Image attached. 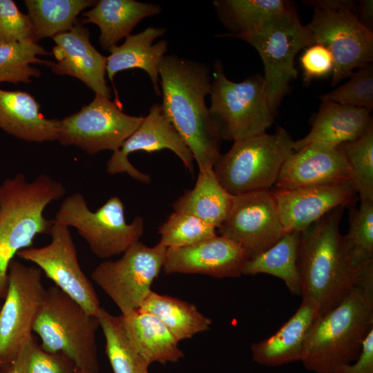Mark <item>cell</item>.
<instances>
[{
  "label": "cell",
  "instance_id": "obj_14",
  "mask_svg": "<svg viewBox=\"0 0 373 373\" xmlns=\"http://www.w3.org/2000/svg\"><path fill=\"white\" fill-rule=\"evenodd\" d=\"M49 234L51 240L47 245L24 249L17 256L36 265L55 286L96 316L101 308L99 300L91 280L80 267L69 227L54 220Z\"/></svg>",
  "mask_w": 373,
  "mask_h": 373
},
{
  "label": "cell",
  "instance_id": "obj_18",
  "mask_svg": "<svg viewBox=\"0 0 373 373\" xmlns=\"http://www.w3.org/2000/svg\"><path fill=\"white\" fill-rule=\"evenodd\" d=\"M249 259L238 244L225 236L216 235L194 245L167 248L162 270L166 274L237 278L242 275Z\"/></svg>",
  "mask_w": 373,
  "mask_h": 373
},
{
  "label": "cell",
  "instance_id": "obj_8",
  "mask_svg": "<svg viewBox=\"0 0 373 373\" xmlns=\"http://www.w3.org/2000/svg\"><path fill=\"white\" fill-rule=\"evenodd\" d=\"M260 56L265 74V90L271 108L276 111L297 77L294 58L302 49L313 44L307 26L301 23L295 9L276 17L252 33L240 37Z\"/></svg>",
  "mask_w": 373,
  "mask_h": 373
},
{
  "label": "cell",
  "instance_id": "obj_37",
  "mask_svg": "<svg viewBox=\"0 0 373 373\" xmlns=\"http://www.w3.org/2000/svg\"><path fill=\"white\" fill-rule=\"evenodd\" d=\"M160 243L166 248L196 245L217 235V229L199 218L184 213H172L158 229Z\"/></svg>",
  "mask_w": 373,
  "mask_h": 373
},
{
  "label": "cell",
  "instance_id": "obj_22",
  "mask_svg": "<svg viewBox=\"0 0 373 373\" xmlns=\"http://www.w3.org/2000/svg\"><path fill=\"white\" fill-rule=\"evenodd\" d=\"M370 111L337 103L322 101L312 119V128L304 137L294 141V151L305 145L319 143L338 146L363 135L373 124Z\"/></svg>",
  "mask_w": 373,
  "mask_h": 373
},
{
  "label": "cell",
  "instance_id": "obj_2",
  "mask_svg": "<svg viewBox=\"0 0 373 373\" xmlns=\"http://www.w3.org/2000/svg\"><path fill=\"white\" fill-rule=\"evenodd\" d=\"M344 209H333L301 232V296L318 305L320 316L336 307L356 283V271L339 229Z\"/></svg>",
  "mask_w": 373,
  "mask_h": 373
},
{
  "label": "cell",
  "instance_id": "obj_17",
  "mask_svg": "<svg viewBox=\"0 0 373 373\" xmlns=\"http://www.w3.org/2000/svg\"><path fill=\"white\" fill-rule=\"evenodd\" d=\"M285 233L302 232L337 207H351L356 191L352 180L272 191Z\"/></svg>",
  "mask_w": 373,
  "mask_h": 373
},
{
  "label": "cell",
  "instance_id": "obj_27",
  "mask_svg": "<svg viewBox=\"0 0 373 373\" xmlns=\"http://www.w3.org/2000/svg\"><path fill=\"white\" fill-rule=\"evenodd\" d=\"M233 197L222 187L210 168L200 171L194 187L186 190L172 206L174 212L195 216L218 229L227 219Z\"/></svg>",
  "mask_w": 373,
  "mask_h": 373
},
{
  "label": "cell",
  "instance_id": "obj_35",
  "mask_svg": "<svg viewBox=\"0 0 373 373\" xmlns=\"http://www.w3.org/2000/svg\"><path fill=\"white\" fill-rule=\"evenodd\" d=\"M75 365L64 355L45 350L32 336L0 373H75Z\"/></svg>",
  "mask_w": 373,
  "mask_h": 373
},
{
  "label": "cell",
  "instance_id": "obj_39",
  "mask_svg": "<svg viewBox=\"0 0 373 373\" xmlns=\"http://www.w3.org/2000/svg\"><path fill=\"white\" fill-rule=\"evenodd\" d=\"M24 40L35 41L27 15L19 10L15 1L0 0V44Z\"/></svg>",
  "mask_w": 373,
  "mask_h": 373
},
{
  "label": "cell",
  "instance_id": "obj_34",
  "mask_svg": "<svg viewBox=\"0 0 373 373\" xmlns=\"http://www.w3.org/2000/svg\"><path fill=\"white\" fill-rule=\"evenodd\" d=\"M338 147L349 164L360 201H373V124L358 139Z\"/></svg>",
  "mask_w": 373,
  "mask_h": 373
},
{
  "label": "cell",
  "instance_id": "obj_44",
  "mask_svg": "<svg viewBox=\"0 0 373 373\" xmlns=\"http://www.w3.org/2000/svg\"><path fill=\"white\" fill-rule=\"evenodd\" d=\"M75 373H99V372H94L88 371V370H85L77 369L76 370Z\"/></svg>",
  "mask_w": 373,
  "mask_h": 373
},
{
  "label": "cell",
  "instance_id": "obj_3",
  "mask_svg": "<svg viewBox=\"0 0 373 373\" xmlns=\"http://www.w3.org/2000/svg\"><path fill=\"white\" fill-rule=\"evenodd\" d=\"M373 329V286L356 284L334 309L319 316L310 327L300 361L314 373H334L359 356Z\"/></svg>",
  "mask_w": 373,
  "mask_h": 373
},
{
  "label": "cell",
  "instance_id": "obj_21",
  "mask_svg": "<svg viewBox=\"0 0 373 373\" xmlns=\"http://www.w3.org/2000/svg\"><path fill=\"white\" fill-rule=\"evenodd\" d=\"M320 316L318 305L303 298L294 315L269 338L252 343V359L266 367H277L300 361L307 332Z\"/></svg>",
  "mask_w": 373,
  "mask_h": 373
},
{
  "label": "cell",
  "instance_id": "obj_26",
  "mask_svg": "<svg viewBox=\"0 0 373 373\" xmlns=\"http://www.w3.org/2000/svg\"><path fill=\"white\" fill-rule=\"evenodd\" d=\"M162 12L160 6L134 0H99L93 8L84 12L83 23L97 25L102 47L109 50L124 37L131 35L133 29L144 18Z\"/></svg>",
  "mask_w": 373,
  "mask_h": 373
},
{
  "label": "cell",
  "instance_id": "obj_40",
  "mask_svg": "<svg viewBox=\"0 0 373 373\" xmlns=\"http://www.w3.org/2000/svg\"><path fill=\"white\" fill-rule=\"evenodd\" d=\"M300 61L303 70V80L307 83L313 79L332 74L334 68L330 51L319 44L307 47L300 56Z\"/></svg>",
  "mask_w": 373,
  "mask_h": 373
},
{
  "label": "cell",
  "instance_id": "obj_28",
  "mask_svg": "<svg viewBox=\"0 0 373 373\" xmlns=\"http://www.w3.org/2000/svg\"><path fill=\"white\" fill-rule=\"evenodd\" d=\"M216 14L228 33L220 37L239 38L254 32L267 21L294 10L285 0H215Z\"/></svg>",
  "mask_w": 373,
  "mask_h": 373
},
{
  "label": "cell",
  "instance_id": "obj_43",
  "mask_svg": "<svg viewBox=\"0 0 373 373\" xmlns=\"http://www.w3.org/2000/svg\"><path fill=\"white\" fill-rule=\"evenodd\" d=\"M359 21L367 28L370 29L373 21V1L363 0L359 3Z\"/></svg>",
  "mask_w": 373,
  "mask_h": 373
},
{
  "label": "cell",
  "instance_id": "obj_36",
  "mask_svg": "<svg viewBox=\"0 0 373 373\" xmlns=\"http://www.w3.org/2000/svg\"><path fill=\"white\" fill-rule=\"evenodd\" d=\"M349 229L344 237L346 248L354 269L373 260V201H360L349 218Z\"/></svg>",
  "mask_w": 373,
  "mask_h": 373
},
{
  "label": "cell",
  "instance_id": "obj_38",
  "mask_svg": "<svg viewBox=\"0 0 373 373\" xmlns=\"http://www.w3.org/2000/svg\"><path fill=\"white\" fill-rule=\"evenodd\" d=\"M350 79L336 89L320 97L327 101L343 105L373 108V65L372 63L353 73Z\"/></svg>",
  "mask_w": 373,
  "mask_h": 373
},
{
  "label": "cell",
  "instance_id": "obj_5",
  "mask_svg": "<svg viewBox=\"0 0 373 373\" xmlns=\"http://www.w3.org/2000/svg\"><path fill=\"white\" fill-rule=\"evenodd\" d=\"M95 316L87 313L57 286L46 289L44 303L33 325V332L46 351L70 359L77 369L99 372Z\"/></svg>",
  "mask_w": 373,
  "mask_h": 373
},
{
  "label": "cell",
  "instance_id": "obj_45",
  "mask_svg": "<svg viewBox=\"0 0 373 373\" xmlns=\"http://www.w3.org/2000/svg\"><path fill=\"white\" fill-rule=\"evenodd\" d=\"M0 308H1V305H0Z\"/></svg>",
  "mask_w": 373,
  "mask_h": 373
},
{
  "label": "cell",
  "instance_id": "obj_19",
  "mask_svg": "<svg viewBox=\"0 0 373 373\" xmlns=\"http://www.w3.org/2000/svg\"><path fill=\"white\" fill-rule=\"evenodd\" d=\"M344 180L352 181V175L339 147L312 143L288 157L274 186L277 190H290Z\"/></svg>",
  "mask_w": 373,
  "mask_h": 373
},
{
  "label": "cell",
  "instance_id": "obj_23",
  "mask_svg": "<svg viewBox=\"0 0 373 373\" xmlns=\"http://www.w3.org/2000/svg\"><path fill=\"white\" fill-rule=\"evenodd\" d=\"M40 104L29 93L0 88V128L22 140H57L59 120L47 119Z\"/></svg>",
  "mask_w": 373,
  "mask_h": 373
},
{
  "label": "cell",
  "instance_id": "obj_24",
  "mask_svg": "<svg viewBox=\"0 0 373 373\" xmlns=\"http://www.w3.org/2000/svg\"><path fill=\"white\" fill-rule=\"evenodd\" d=\"M165 32V28L149 27L127 36L122 45L112 47L106 66L110 81L113 84L118 72L139 68L149 75L155 93L161 95L158 67L168 50V42L164 39L155 44L153 41Z\"/></svg>",
  "mask_w": 373,
  "mask_h": 373
},
{
  "label": "cell",
  "instance_id": "obj_9",
  "mask_svg": "<svg viewBox=\"0 0 373 373\" xmlns=\"http://www.w3.org/2000/svg\"><path fill=\"white\" fill-rule=\"evenodd\" d=\"M54 220L75 227L92 252L102 259L122 254L140 241L144 229L142 217L136 216L131 223L126 222L124 206L118 196H113L96 211H92L85 198L78 192L64 200Z\"/></svg>",
  "mask_w": 373,
  "mask_h": 373
},
{
  "label": "cell",
  "instance_id": "obj_1",
  "mask_svg": "<svg viewBox=\"0 0 373 373\" xmlns=\"http://www.w3.org/2000/svg\"><path fill=\"white\" fill-rule=\"evenodd\" d=\"M158 71L164 114L191 151L199 171L213 168L221 154V139L205 104L209 68L171 54L162 57Z\"/></svg>",
  "mask_w": 373,
  "mask_h": 373
},
{
  "label": "cell",
  "instance_id": "obj_10",
  "mask_svg": "<svg viewBox=\"0 0 373 373\" xmlns=\"http://www.w3.org/2000/svg\"><path fill=\"white\" fill-rule=\"evenodd\" d=\"M167 248L138 241L116 260H107L91 274L92 280L126 315L140 309L163 269Z\"/></svg>",
  "mask_w": 373,
  "mask_h": 373
},
{
  "label": "cell",
  "instance_id": "obj_32",
  "mask_svg": "<svg viewBox=\"0 0 373 373\" xmlns=\"http://www.w3.org/2000/svg\"><path fill=\"white\" fill-rule=\"evenodd\" d=\"M106 341V354L113 373H149V364L129 341L120 315L104 307L96 316Z\"/></svg>",
  "mask_w": 373,
  "mask_h": 373
},
{
  "label": "cell",
  "instance_id": "obj_20",
  "mask_svg": "<svg viewBox=\"0 0 373 373\" xmlns=\"http://www.w3.org/2000/svg\"><path fill=\"white\" fill-rule=\"evenodd\" d=\"M89 37L88 28L78 21L70 31L55 36L52 53L57 62L50 64L52 71L76 77L95 95L110 99L111 88L105 79L107 57L95 48Z\"/></svg>",
  "mask_w": 373,
  "mask_h": 373
},
{
  "label": "cell",
  "instance_id": "obj_16",
  "mask_svg": "<svg viewBox=\"0 0 373 373\" xmlns=\"http://www.w3.org/2000/svg\"><path fill=\"white\" fill-rule=\"evenodd\" d=\"M162 149L173 152L193 174L194 159L191 151L164 114L161 104H155L119 150L113 153L106 163V171L111 175L126 173L135 180L149 183L151 180L150 175L133 166L128 160V155L138 151L151 153Z\"/></svg>",
  "mask_w": 373,
  "mask_h": 373
},
{
  "label": "cell",
  "instance_id": "obj_6",
  "mask_svg": "<svg viewBox=\"0 0 373 373\" xmlns=\"http://www.w3.org/2000/svg\"><path fill=\"white\" fill-rule=\"evenodd\" d=\"M294 140L283 127L233 142L220 154L213 166L220 184L230 194L238 195L269 191L280 171L294 153Z\"/></svg>",
  "mask_w": 373,
  "mask_h": 373
},
{
  "label": "cell",
  "instance_id": "obj_12",
  "mask_svg": "<svg viewBox=\"0 0 373 373\" xmlns=\"http://www.w3.org/2000/svg\"><path fill=\"white\" fill-rule=\"evenodd\" d=\"M143 117L127 115L122 105L95 95L88 105L59 120L57 140L88 154L104 150L116 152L140 125Z\"/></svg>",
  "mask_w": 373,
  "mask_h": 373
},
{
  "label": "cell",
  "instance_id": "obj_29",
  "mask_svg": "<svg viewBox=\"0 0 373 373\" xmlns=\"http://www.w3.org/2000/svg\"><path fill=\"white\" fill-rule=\"evenodd\" d=\"M301 232L285 233L271 247L249 258L242 275L267 274L282 279L291 294L301 295L298 255Z\"/></svg>",
  "mask_w": 373,
  "mask_h": 373
},
{
  "label": "cell",
  "instance_id": "obj_41",
  "mask_svg": "<svg viewBox=\"0 0 373 373\" xmlns=\"http://www.w3.org/2000/svg\"><path fill=\"white\" fill-rule=\"evenodd\" d=\"M334 373H373V329L363 341L358 357L350 364L339 365Z\"/></svg>",
  "mask_w": 373,
  "mask_h": 373
},
{
  "label": "cell",
  "instance_id": "obj_42",
  "mask_svg": "<svg viewBox=\"0 0 373 373\" xmlns=\"http://www.w3.org/2000/svg\"><path fill=\"white\" fill-rule=\"evenodd\" d=\"M305 3L319 9L349 8L355 12L356 3L350 0H318L305 1Z\"/></svg>",
  "mask_w": 373,
  "mask_h": 373
},
{
  "label": "cell",
  "instance_id": "obj_25",
  "mask_svg": "<svg viewBox=\"0 0 373 373\" xmlns=\"http://www.w3.org/2000/svg\"><path fill=\"white\" fill-rule=\"evenodd\" d=\"M120 316L129 341L149 365L176 363L184 357L179 341L153 314L137 309Z\"/></svg>",
  "mask_w": 373,
  "mask_h": 373
},
{
  "label": "cell",
  "instance_id": "obj_7",
  "mask_svg": "<svg viewBox=\"0 0 373 373\" xmlns=\"http://www.w3.org/2000/svg\"><path fill=\"white\" fill-rule=\"evenodd\" d=\"M213 65L208 108L220 139L234 142L266 133L276 112L269 104L263 77L254 74L233 82L224 75L220 60Z\"/></svg>",
  "mask_w": 373,
  "mask_h": 373
},
{
  "label": "cell",
  "instance_id": "obj_4",
  "mask_svg": "<svg viewBox=\"0 0 373 373\" xmlns=\"http://www.w3.org/2000/svg\"><path fill=\"white\" fill-rule=\"evenodd\" d=\"M66 191L61 182L45 174L28 182L19 173L0 184V300L6 293L8 268L15 256L32 247L37 235L50 233L54 220L46 218L44 211Z\"/></svg>",
  "mask_w": 373,
  "mask_h": 373
},
{
  "label": "cell",
  "instance_id": "obj_15",
  "mask_svg": "<svg viewBox=\"0 0 373 373\" xmlns=\"http://www.w3.org/2000/svg\"><path fill=\"white\" fill-rule=\"evenodd\" d=\"M217 229L240 246L249 258L271 247L285 233L271 190L234 195L227 219Z\"/></svg>",
  "mask_w": 373,
  "mask_h": 373
},
{
  "label": "cell",
  "instance_id": "obj_13",
  "mask_svg": "<svg viewBox=\"0 0 373 373\" xmlns=\"http://www.w3.org/2000/svg\"><path fill=\"white\" fill-rule=\"evenodd\" d=\"M306 26L314 43L325 46L332 55V86L349 77L353 69L372 63V31L359 21L352 10L314 8L312 19Z\"/></svg>",
  "mask_w": 373,
  "mask_h": 373
},
{
  "label": "cell",
  "instance_id": "obj_33",
  "mask_svg": "<svg viewBox=\"0 0 373 373\" xmlns=\"http://www.w3.org/2000/svg\"><path fill=\"white\" fill-rule=\"evenodd\" d=\"M46 55L49 53L33 40L0 44V83H26L32 77L40 76L41 72L31 64L50 66L52 62L37 57Z\"/></svg>",
  "mask_w": 373,
  "mask_h": 373
},
{
  "label": "cell",
  "instance_id": "obj_30",
  "mask_svg": "<svg viewBox=\"0 0 373 373\" xmlns=\"http://www.w3.org/2000/svg\"><path fill=\"white\" fill-rule=\"evenodd\" d=\"M139 310L155 316L180 341L210 329L212 320L202 314L195 305L151 291Z\"/></svg>",
  "mask_w": 373,
  "mask_h": 373
},
{
  "label": "cell",
  "instance_id": "obj_11",
  "mask_svg": "<svg viewBox=\"0 0 373 373\" xmlns=\"http://www.w3.org/2000/svg\"><path fill=\"white\" fill-rule=\"evenodd\" d=\"M46 294L42 271L37 267L17 260L10 262L0 308V367L11 362L33 336V325Z\"/></svg>",
  "mask_w": 373,
  "mask_h": 373
},
{
  "label": "cell",
  "instance_id": "obj_31",
  "mask_svg": "<svg viewBox=\"0 0 373 373\" xmlns=\"http://www.w3.org/2000/svg\"><path fill=\"white\" fill-rule=\"evenodd\" d=\"M92 0H26L27 16L36 42L46 37L70 31L77 22V17Z\"/></svg>",
  "mask_w": 373,
  "mask_h": 373
}]
</instances>
